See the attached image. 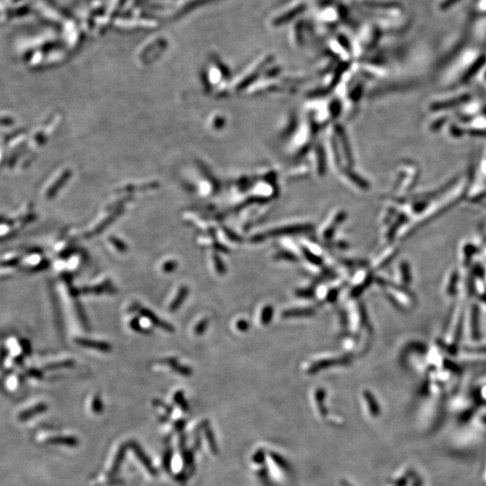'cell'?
Listing matches in <instances>:
<instances>
[{"label":"cell","mask_w":486,"mask_h":486,"mask_svg":"<svg viewBox=\"0 0 486 486\" xmlns=\"http://www.w3.org/2000/svg\"><path fill=\"white\" fill-rule=\"evenodd\" d=\"M76 342L83 347L95 348L96 350H100L103 352H108L111 350L110 345H108L107 343H105V342H96V341H91V340H86V339H78Z\"/></svg>","instance_id":"1"},{"label":"cell","mask_w":486,"mask_h":486,"mask_svg":"<svg viewBox=\"0 0 486 486\" xmlns=\"http://www.w3.org/2000/svg\"><path fill=\"white\" fill-rule=\"evenodd\" d=\"M140 313H141L143 315L145 316L146 318H148V319H149V320H150L152 323H154V324H155L156 326H158L159 328L163 329V330H165V331H174L173 327H172L171 324H169V323H167V322H164V321H161V320H160V319H159V318H158V317H157V316H156L155 314L152 313V312H150V310H148V309H143V308H141Z\"/></svg>","instance_id":"2"},{"label":"cell","mask_w":486,"mask_h":486,"mask_svg":"<svg viewBox=\"0 0 486 486\" xmlns=\"http://www.w3.org/2000/svg\"><path fill=\"white\" fill-rule=\"evenodd\" d=\"M187 294H188V289H187V287L182 286L181 288L179 289L178 294L176 295V298L171 303V307H170L171 312H175V311L177 310L180 307L182 303L186 299Z\"/></svg>","instance_id":"3"},{"label":"cell","mask_w":486,"mask_h":486,"mask_svg":"<svg viewBox=\"0 0 486 486\" xmlns=\"http://www.w3.org/2000/svg\"><path fill=\"white\" fill-rule=\"evenodd\" d=\"M302 10H303V7L302 6H297V7L294 8L293 10L290 11L288 13H286V14H284V15L280 16L278 19H277V21H276L275 24L276 25H281L283 23L288 22L289 20L293 19V17L300 14L302 12Z\"/></svg>","instance_id":"4"},{"label":"cell","mask_w":486,"mask_h":486,"mask_svg":"<svg viewBox=\"0 0 486 486\" xmlns=\"http://www.w3.org/2000/svg\"><path fill=\"white\" fill-rule=\"evenodd\" d=\"M166 362L168 363L169 366H171L173 369H176V371L180 372L181 374H190V369H187L186 367H181V366L176 365L177 363H176V360H174V359H167Z\"/></svg>","instance_id":"5"},{"label":"cell","mask_w":486,"mask_h":486,"mask_svg":"<svg viewBox=\"0 0 486 486\" xmlns=\"http://www.w3.org/2000/svg\"><path fill=\"white\" fill-rule=\"evenodd\" d=\"M207 324H208V321H207L206 319H205V320H203L202 321H200V322L198 323V325L196 326L195 332H196L197 334H198V335H199V334H202L203 331H204V330L206 329Z\"/></svg>","instance_id":"6"},{"label":"cell","mask_w":486,"mask_h":486,"mask_svg":"<svg viewBox=\"0 0 486 486\" xmlns=\"http://www.w3.org/2000/svg\"><path fill=\"white\" fill-rule=\"evenodd\" d=\"M176 267V263L175 261H169L166 263L165 265L163 266V269L166 272H171L173 271Z\"/></svg>","instance_id":"7"}]
</instances>
